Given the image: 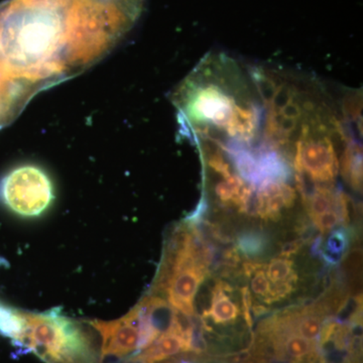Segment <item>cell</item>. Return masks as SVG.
<instances>
[{
    "mask_svg": "<svg viewBox=\"0 0 363 363\" xmlns=\"http://www.w3.org/2000/svg\"><path fill=\"white\" fill-rule=\"evenodd\" d=\"M13 343L45 363H100V341L91 325L57 309L21 311V331Z\"/></svg>",
    "mask_w": 363,
    "mask_h": 363,
    "instance_id": "cell-1",
    "label": "cell"
},
{
    "mask_svg": "<svg viewBox=\"0 0 363 363\" xmlns=\"http://www.w3.org/2000/svg\"><path fill=\"white\" fill-rule=\"evenodd\" d=\"M205 277L206 267L199 257L194 240L180 231L164 259L157 289L164 293L172 309L190 317L195 314L196 296Z\"/></svg>",
    "mask_w": 363,
    "mask_h": 363,
    "instance_id": "cell-2",
    "label": "cell"
},
{
    "mask_svg": "<svg viewBox=\"0 0 363 363\" xmlns=\"http://www.w3.org/2000/svg\"><path fill=\"white\" fill-rule=\"evenodd\" d=\"M52 199L54 190L49 176L33 164L11 169L0 181V200L20 216H40Z\"/></svg>",
    "mask_w": 363,
    "mask_h": 363,
    "instance_id": "cell-3",
    "label": "cell"
},
{
    "mask_svg": "<svg viewBox=\"0 0 363 363\" xmlns=\"http://www.w3.org/2000/svg\"><path fill=\"white\" fill-rule=\"evenodd\" d=\"M224 286L215 288L211 306L205 312V317L212 320L217 325H229L234 323L240 316L238 306L226 295Z\"/></svg>",
    "mask_w": 363,
    "mask_h": 363,
    "instance_id": "cell-4",
    "label": "cell"
},
{
    "mask_svg": "<svg viewBox=\"0 0 363 363\" xmlns=\"http://www.w3.org/2000/svg\"><path fill=\"white\" fill-rule=\"evenodd\" d=\"M266 276L269 283L274 286L292 285L297 281L294 262L288 257H279L274 259L267 267Z\"/></svg>",
    "mask_w": 363,
    "mask_h": 363,
    "instance_id": "cell-5",
    "label": "cell"
},
{
    "mask_svg": "<svg viewBox=\"0 0 363 363\" xmlns=\"http://www.w3.org/2000/svg\"><path fill=\"white\" fill-rule=\"evenodd\" d=\"M21 328V310L0 303V335L13 340Z\"/></svg>",
    "mask_w": 363,
    "mask_h": 363,
    "instance_id": "cell-6",
    "label": "cell"
},
{
    "mask_svg": "<svg viewBox=\"0 0 363 363\" xmlns=\"http://www.w3.org/2000/svg\"><path fill=\"white\" fill-rule=\"evenodd\" d=\"M252 290L257 297L269 304L272 295V285L266 276L264 267H252Z\"/></svg>",
    "mask_w": 363,
    "mask_h": 363,
    "instance_id": "cell-7",
    "label": "cell"
},
{
    "mask_svg": "<svg viewBox=\"0 0 363 363\" xmlns=\"http://www.w3.org/2000/svg\"><path fill=\"white\" fill-rule=\"evenodd\" d=\"M345 235L342 233H336L332 234L327 242V252L330 255V259L335 260L336 255H341L346 247Z\"/></svg>",
    "mask_w": 363,
    "mask_h": 363,
    "instance_id": "cell-8",
    "label": "cell"
}]
</instances>
